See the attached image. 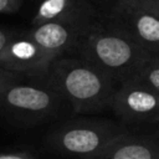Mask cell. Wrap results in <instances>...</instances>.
<instances>
[{"label":"cell","mask_w":159,"mask_h":159,"mask_svg":"<svg viewBox=\"0 0 159 159\" xmlns=\"http://www.w3.org/2000/svg\"><path fill=\"white\" fill-rule=\"evenodd\" d=\"M109 19L144 50L159 56V6L157 0H150L127 12L109 16Z\"/></svg>","instance_id":"obj_7"},{"label":"cell","mask_w":159,"mask_h":159,"mask_svg":"<svg viewBox=\"0 0 159 159\" xmlns=\"http://www.w3.org/2000/svg\"><path fill=\"white\" fill-rule=\"evenodd\" d=\"M157 4H158V6H159V0H157Z\"/></svg>","instance_id":"obj_17"},{"label":"cell","mask_w":159,"mask_h":159,"mask_svg":"<svg viewBox=\"0 0 159 159\" xmlns=\"http://www.w3.org/2000/svg\"><path fill=\"white\" fill-rule=\"evenodd\" d=\"M66 99L46 77H20L0 93V113L22 125H36L62 116Z\"/></svg>","instance_id":"obj_3"},{"label":"cell","mask_w":159,"mask_h":159,"mask_svg":"<svg viewBox=\"0 0 159 159\" xmlns=\"http://www.w3.org/2000/svg\"><path fill=\"white\" fill-rule=\"evenodd\" d=\"M56 58L26 32H17L0 53V67L24 77H46Z\"/></svg>","instance_id":"obj_6"},{"label":"cell","mask_w":159,"mask_h":159,"mask_svg":"<svg viewBox=\"0 0 159 159\" xmlns=\"http://www.w3.org/2000/svg\"><path fill=\"white\" fill-rule=\"evenodd\" d=\"M22 0H0V14H12L19 10Z\"/></svg>","instance_id":"obj_15"},{"label":"cell","mask_w":159,"mask_h":159,"mask_svg":"<svg viewBox=\"0 0 159 159\" xmlns=\"http://www.w3.org/2000/svg\"><path fill=\"white\" fill-rule=\"evenodd\" d=\"M47 80L66 99L75 114L98 113L111 108L118 83L81 57L60 56Z\"/></svg>","instance_id":"obj_2"},{"label":"cell","mask_w":159,"mask_h":159,"mask_svg":"<svg viewBox=\"0 0 159 159\" xmlns=\"http://www.w3.org/2000/svg\"><path fill=\"white\" fill-rule=\"evenodd\" d=\"M17 34V31L14 30H9L6 27H1L0 26V53L1 51L5 48V46L9 43V41Z\"/></svg>","instance_id":"obj_16"},{"label":"cell","mask_w":159,"mask_h":159,"mask_svg":"<svg viewBox=\"0 0 159 159\" xmlns=\"http://www.w3.org/2000/svg\"><path fill=\"white\" fill-rule=\"evenodd\" d=\"M150 0H103L109 16H116L123 12H127L134 7H138L143 4L149 2Z\"/></svg>","instance_id":"obj_12"},{"label":"cell","mask_w":159,"mask_h":159,"mask_svg":"<svg viewBox=\"0 0 159 159\" xmlns=\"http://www.w3.org/2000/svg\"><path fill=\"white\" fill-rule=\"evenodd\" d=\"M0 159H37V158L30 152L17 150V152H0Z\"/></svg>","instance_id":"obj_14"},{"label":"cell","mask_w":159,"mask_h":159,"mask_svg":"<svg viewBox=\"0 0 159 159\" xmlns=\"http://www.w3.org/2000/svg\"><path fill=\"white\" fill-rule=\"evenodd\" d=\"M73 52L117 83L133 78L152 56L120 27L94 20L78 40Z\"/></svg>","instance_id":"obj_1"},{"label":"cell","mask_w":159,"mask_h":159,"mask_svg":"<svg viewBox=\"0 0 159 159\" xmlns=\"http://www.w3.org/2000/svg\"><path fill=\"white\" fill-rule=\"evenodd\" d=\"M123 123H159V94L135 78L118 83L111 108Z\"/></svg>","instance_id":"obj_5"},{"label":"cell","mask_w":159,"mask_h":159,"mask_svg":"<svg viewBox=\"0 0 159 159\" xmlns=\"http://www.w3.org/2000/svg\"><path fill=\"white\" fill-rule=\"evenodd\" d=\"M93 159H159V133H133L128 129Z\"/></svg>","instance_id":"obj_9"},{"label":"cell","mask_w":159,"mask_h":159,"mask_svg":"<svg viewBox=\"0 0 159 159\" xmlns=\"http://www.w3.org/2000/svg\"><path fill=\"white\" fill-rule=\"evenodd\" d=\"M20 77H24V76L12 73V72L6 71V70H4V68L0 67V93H1L11 82H14L15 80H17V78H20Z\"/></svg>","instance_id":"obj_13"},{"label":"cell","mask_w":159,"mask_h":159,"mask_svg":"<svg viewBox=\"0 0 159 159\" xmlns=\"http://www.w3.org/2000/svg\"><path fill=\"white\" fill-rule=\"evenodd\" d=\"M96 9L89 0H43L32 17V26L52 21H94Z\"/></svg>","instance_id":"obj_10"},{"label":"cell","mask_w":159,"mask_h":159,"mask_svg":"<svg viewBox=\"0 0 159 159\" xmlns=\"http://www.w3.org/2000/svg\"><path fill=\"white\" fill-rule=\"evenodd\" d=\"M93 21H52L32 26L26 35L56 57L73 52L78 40Z\"/></svg>","instance_id":"obj_8"},{"label":"cell","mask_w":159,"mask_h":159,"mask_svg":"<svg viewBox=\"0 0 159 159\" xmlns=\"http://www.w3.org/2000/svg\"><path fill=\"white\" fill-rule=\"evenodd\" d=\"M159 94V56L152 55L133 77Z\"/></svg>","instance_id":"obj_11"},{"label":"cell","mask_w":159,"mask_h":159,"mask_svg":"<svg viewBox=\"0 0 159 159\" xmlns=\"http://www.w3.org/2000/svg\"><path fill=\"white\" fill-rule=\"evenodd\" d=\"M128 128L107 118H76L58 123L45 135V147L61 157L93 159Z\"/></svg>","instance_id":"obj_4"}]
</instances>
